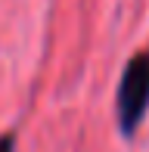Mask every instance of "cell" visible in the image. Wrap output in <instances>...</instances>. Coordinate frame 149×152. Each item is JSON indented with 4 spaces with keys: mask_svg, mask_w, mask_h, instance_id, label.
<instances>
[{
    "mask_svg": "<svg viewBox=\"0 0 149 152\" xmlns=\"http://www.w3.org/2000/svg\"><path fill=\"white\" fill-rule=\"evenodd\" d=\"M149 109V50L127 62L118 84V124L121 134L134 137Z\"/></svg>",
    "mask_w": 149,
    "mask_h": 152,
    "instance_id": "cell-1",
    "label": "cell"
},
{
    "mask_svg": "<svg viewBox=\"0 0 149 152\" xmlns=\"http://www.w3.org/2000/svg\"><path fill=\"white\" fill-rule=\"evenodd\" d=\"M16 149V140H12V137H3V140H0V152H12Z\"/></svg>",
    "mask_w": 149,
    "mask_h": 152,
    "instance_id": "cell-2",
    "label": "cell"
}]
</instances>
